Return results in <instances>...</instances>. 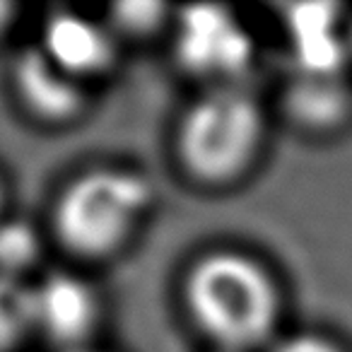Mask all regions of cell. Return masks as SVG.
<instances>
[{
    "label": "cell",
    "instance_id": "2",
    "mask_svg": "<svg viewBox=\"0 0 352 352\" xmlns=\"http://www.w3.org/2000/svg\"><path fill=\"white\" fill-rule=\"evenodd\" d=\"M273 118L270 104L251 85L203 87L174 118L171 162L201 191L241 186L263 162Z\"/></svg>",
    "mask_w": 352,
    "mask_h": 352
},
{
    "label": "cell",
    "instance_id": "18",
    "mask_svg": "<svg viewBox=\"0 0 352 352\" xmlns=\"http://www.w3.org/2000/svg\"><path fill=\"white\" fill-rule=\"evenodd\" d=\"M210 352H212V350H210Z\"/></svg>",
    "mask_w": 352,
    "mask_h": 352
},
{
    "label": "cell",
    "instance_id": "17",
    "mask_svg": "<svg viewBox=\"0 0 352 352\" xmlns=\"http://www.w3.org/2000/svg\"><path fill=\"white\" fill-rule=\"evenodd\" d=\"M70 352H102L97 345H89V347H80V350H70Z\"/></svg>",
    "mask_w": 352,
    "mask_h": 352
},
{
    "label": "cell",
    "instance_id": "3",
    "mask_svg": "<svg viewBox=\"0 0 352 352\" xmlns=\"http://www.w3.org/2000/svg\"><path fill=\"white\" fill-rule=\"evenodd\" d=\"M157 206L147 171L104 162L75 171L56 191L46 217L51 244L75 265H99L123 256L142 234Z\"/></svg>",
    "mask_w": 352,
    "mask_h": 352
},
{
    "label": "cell",
    "instance_id": "5",
    "mask_svg": "<svg viewBox=\"0 0 352 352\" xmlns=\"http://www.w3.org/2000/svg\"><path fill=\"white\" fill-rule=\"evenodd\" d=\"M34 333L56 352L94 345L107 316L104 292L82 268H49L32 280Z\"/></svg>",
    "mask_w": 352,
    "mask_h": 352
},
{
    "label": "cell",
    "instance_id": "16",
    "mask_svg": "<svg viewBox=\"0 0 352 352\" xmlns=\"http://www.w3.org/2000/svg\"><path fill=\"white\" fill-rule=\"evenodd\" d=\"M347 41H350V58H352V15L350 22H347Z\"/></svg>",
    "mask_w": 352,
    "mask_h": 352
},
{
    "label": "cell",
    "instance_id": "9",
    "mask_svg": "<svg viewBox=\"0 0 352 352\" xmlns=\"http://www.w3.org/2000/svg\"><path fill=\"white\" fill-rule=\"evenodd\" d=\"M347 22L342 8L304 3L285 10L283 25L289 41L292 70L304 73H352Z\"/></svg>",
    "mask_w": 352,
    "mask_h": 352
},
{
    "label": "cell",
    "instance_id": "13",
    "mask_svg": "<svg viewBox=\"0 0 352 352\" xmlns=\"http://www.w3.org/2000/svg\"><path fill=\"white\" fill-rule=\"evenodd\" d=\"M265 352H352L338 336L321 328L283 331Z\"/></svg>",
    "mask_w": 352,
    "mask_h": 352
},
{
    "label": "cell",
    "instance_id": "4",
    "mask_svg": "<svg viewBox=\"0 0 352 352\" xmlns=\"http://www.w3.org/2000/svg\"><path fill=\"white\" fill-rule=\"evenodd\" d=\"M171 60L203 87L251 85L258 44L246 22L227 6H184L169 30Z\"/></svg>",
    "mask_w": 352,
    "mask_h": 352
},
{
    "label": "cell",
    "instance_id": "11",
    "mask_svg": "<svg viewBox=\"0 0 352 352\" xmlns=\"http://www.w3.org/2000/svg\"><path fill=\"white\" fill-rule=\"evenodd\" d=\"M176 8L164 3H150V0H135V3H113L104 12V20L113 30L123 46L150 41L157 36H166L171 30Z\"/></svg>",
    "mask_w": 352,
    "mask_h": 352
},
{
    "label": "cell",
    "instance_id": "15",
    "mask_svg": "<svg viewBox=\"0 0 352 352\" xmlns=\"http://www.w3.org/2000/svg\"><path fill=\"white\" fill-rule=\"evenodd\" d=\"M8 198H10V191H8V182H6V176L0 174V220L8 215Z\"/></svg>",
    "mask_w": 352,
    "mask_h": 352
},
{
    "label": "cell",
    "instance_id": "7",
    "mask_svg": "<svg viewBox=\"0 0 352 352\" xmlns=\"http://www.w3.org/2000/svg\"><path fill=\"white\" fill-rule=\"evenodd\" d=\"M36 46L58 68L92 89L116 75L126 49L104 15L92 17L70 8H56L44 17Z\"/></svg>",
    "mask_w": 352,
    "mask_h": 352
},
{
    "label": "cell",
    "instance_id": "8",
    "mask_svg": "<svg viewBox=\"0 0 352 352\" xmlns=\"http://www.w3.org/2000/svg\"><path fill=\"white\" fill-rule=\"evenodd\" d=\"M270 109L299 135L338 138L352 128V73L289 70Z\"/></svg>",
    "mask_w": 352,
    "mask_h": 352
},
{
    "label": "cell",
    "instance_id": "14",
    "mask_svg": "<svg viewBox=\"0 0 352 352\" xmlns=\"http://www.w3.org/2000/svg\"><path fill=\"white\" fill-rule=\"evenodd\" d=\"M17 15H20V8L15 3L0 0V39H6L12 32V27L17 25Z\"/></svg>",
    "mask_w": 352,
    "mask_h": 352
},
{
    "label": "cell",
    "instance_id": "12",
    "mask_svg": "<svg viewBox=\"0 0 352 352\" xmlns=\"http://www.w3.org/2000/svg\"><path fill=\"white\" fill-rule=\"evenodd\" d=\"M34 338L32 283L0 275V352H20Z\"/></svg>",
    "mask_w": 352,
    "mask_h": 352
},
{
    "label": "cell",
    "instance_id": "6",
    "mask_svg": "<svg viewBox=\"0 0 352 352\" xmlns=\"http://www.w3.org/2000/svg\"><path fill=\"white\" fill-rule=\"evenodd\" d=\"M10 92L27 121L60 131L87 118L97 89L75 80L32 44L12 58Z\"/></svg>",
    "mask_w": 352,
    "mask_h": 352
},
{
    "label": "cell",
    "instance_id": "10",
    "mask_svg": "<svg viewBox=\"0 0 352 352\" xmlns=\"http://www.w3.org/2000/svg\"><path fill=\"white\" fill-rule=\"evenodd\" d=\"M49 244L51 236L46 225L8 212L0 220V275L32 283L44 265Z\"/></svg>",
    "mask_w": 352,
    "mask_h": 352
},
{
    "label": "cell",
    "instance_id": "1",
    "mask_svg": "<svg viewBox=\"0 0 352 352\" xmlns=\"http://www.w3.org/2000/svg\"><path fill=\"white\" fill-rule=\"evenodd\" d=\"M176 297L191 331L212 352H265L283 333L285 285L256 251L215 244L188 258Z\"/></svg>",
    "mask_w": 352,
    "mask_h": 352
}]
</instances>
